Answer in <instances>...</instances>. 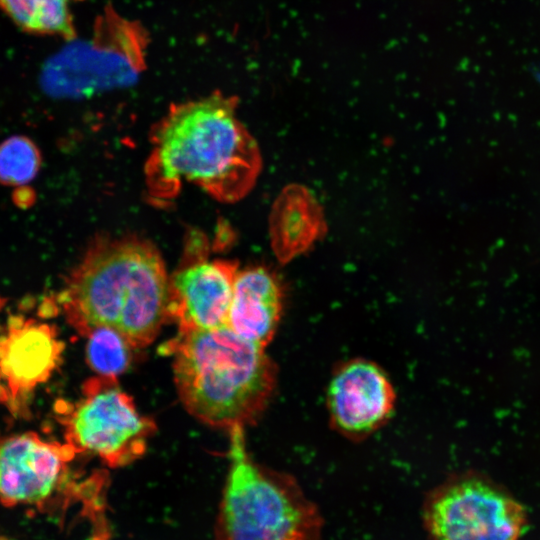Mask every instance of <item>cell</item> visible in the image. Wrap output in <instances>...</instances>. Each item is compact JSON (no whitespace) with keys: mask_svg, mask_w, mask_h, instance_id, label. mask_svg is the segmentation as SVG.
<instances>
[{"mask_svg":"<svg viewBox=\"0 0 540 540\" xmlns=\"http://www.w3.org/2000/svg\"><path fill=\"white\" fill-rule=\"evenodd\" d=\"M145 164L148 199L171 202L185 183L223 203L244 198L261 171L257 142L220 93L174 104L152 128Z\"/></svg>","mask_w":540,"mask_h":540,"instance_id":"cell-1","label":"cell"},{"mask_svg":"<svg viewBox=\"0 0 540 540\" xmlns=\"http://www.w3.org/2000/svg\"><path fill=\"white\" fill-rule=\"evenodd\" d=\"M169 275L150 241L134 235L92 241L70 271L56 300L82 336L104 326L143 348L167 320Z\"/></svg>","mask_w":540,"mask_h":540,"instance_id":"cell-2","label":"cell"},{"mask_svg":"<svg viewBox=\"0 0 540 540\" xmlns=\"http://www.w3.org/2000/svg\"><path fill=\"white\" fill-rule=\"evenodd\" d=\"M161 352L173 357L174 382L184 407L212 427L230 430L251 424L276 387V366L265 348L228 326L178 332Z\"/></svg>","mask_w":540,"mask_h":540,"instance_id":"cell-3","label":"cell"},{"mask_svg":"<svg viewBox=\"0 0 540 540\" xmlns=\"http://www.w3.org/2000/svg\"><path fill=\"white\" fill-rule=\"evenodd\" d=\"M229 432L230 464L217 540H322L323 518L294 477L256 463L244 427Z\"/></svg>","mask_w":540,"mask_h":540,"instance_id":"cell-4","label":"cell"},{"mask_svg":"<svg viewBox=\"0 0 540 540\" xmlns=\"http://www.w3.org/2000/svg\"><path fill=\"white\" fill-rule=\"evenodd\" d=\"M422 519L432 540H520L527 524L524 506L484 473H457L432 489Z\"/></svg>","mask_w":540,"mask_h":540,"instance_id":"cell-5","label":"cell"},{"mask_svg":"<svg viewBox=\"0 0 540 540\" xmlns=\"http://www.w3.org/2000/svg\"><path fill=\"white\" fill-rule=\"evenodd\" d=\"M61 412L66 443L91 453L111 468L126 466L146 451L155 422L140 414L117 378L97 375L82 387L81 397Z\"/></svg>","mask_w":540,"mask_h":540,"instance_id":"cell-6","label":"cell"},{"mask_svg":"<svg viewBox=\"0 0 540 540\" xmlns=\"http://www.w3.org/2000/svg\"><path fill=\"white\" fill-rule=\"evenodd\" d=\"M207 248L203 240H190L169 276L167 320H173L180 333L228 326L238 264L209 258Z\"/></svg>","mask_w":540,"mask_h":540,"instance_id":"cell-7","label":"cell"},{"mask_svg":"<svg viewBox=\"0 0 540 540\" xmlns=\"http://www.w3.org/2000/svg\"><path fill=\"white\" fill-rule=\"evenodd\" d=\"M78 454L68 443L25 432L0 439V502L40 505L60 491Z\"/></svg>","mask_w":540,"mask_h":540,"instance_id":"cell-8","label":"cell"},{"mask_svg":"<svg viewBox=\"0 0 540 540\" xmlns=\"http://www.w3.org/2000/svg\"><path fill=\"white\" fill-rule=\"evenodd\" d=\"M396 403L385 371L366 359H352L333 373L327 389L332 426L351 439H362L387 423Z\"/></svg>","mask_w":540,"mask_h":540,"instance_id":"cell-9","label":"cell"},{"mask_svg":"<svg viewBox=\"0 0 540 540\" xmlns=\"http://www.w3.org/2000/svg\"><path fill=\"white\" fill-rule=\"evenodd\" d=\"M63 349L51 325L21 315L7 319L0 332V378L14 402L49 379Z\"/></svg>","mask_w":540,"mask_h":540,"instance_id":"cell-10","label":"cell"},{"mask_svg":"<svg viewBox=\"0 0 540 540\" xmlns=\"http://www.w3.org/2000/svg\"><path fill=\"white\" fill-rule=\"evenodd\" d=\"M282 310V287L272 272L259 266L238 271L228 315L233 332L265 348L274 337Z\"/></svg>","mask_w":540,"mask_h":540,"instance_id":"cell-11","label":"cell"},{"mask_svg":"<svg viewBox=\"0 0 540 540\" xmlns=\"http://www.w3.org/2000/svg\"><path fill=\"white\" fill-rule=\"evenodd\" d=\"M269 231L275 255L286 262L305 251L323 233L321 209L304 187L288 186L275 201Z\"/></svg>","mask_w":540,"mask_h":540,"instance_id":"cell-12","label":"cell"},{"mask_svg":"<svg viewBox=\"0 0 540 540\" xmlns=\"http://www.w3.org/2000/svg\"><path fill=\"white\" fill-rule=\"evenodd\" d=\"M0 8L28 32L75 35L69 0H0Z\"/></svg>","mask_w":540,"mask_h":540,"instance_id":"cell-13","label":"cell"},{"mask_svg":"<svg viewBox=\"0 0 540 540\" xmlns=\"http://www.w3.org/2000/svg\"><path fill=\"white\" fill-rule=\"evenodd\" d=\"M85 337L87 363L98 375L117 378L128 369L135 348L118 331L99 326Z\"/></svg>","mask_w":540,"mask_h":540,"instance_id":"cell-14","label":"cell"},{"mask_svg":"<svg viewBox=\"0 0 540 540\" xmlns=\"http://www.w3.org/2000/svg\"><path fill=\"white\" fill-rule=\"evenodd\" d=\"M37 145L28 137L11 136L0 143V184L21 187L32 181L41 167Z\"/></svg>","mask_w":540,"mask_h":540,"instance_id":"cell-15","label":"cell"}]
</instances>
